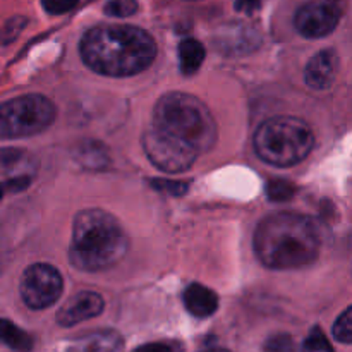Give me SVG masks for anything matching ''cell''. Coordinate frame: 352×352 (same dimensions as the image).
<instances>
[{"label":"cell","mask_w":352,"mask_h":352,"mask_svg":"<svg viewBox=\"0 0 352 352\" xmlns=\"http://www.w3.org/2000/svg\"><path fill=\"white\" fill-rule=\"evenodd\" d=\"M203 352H230V351H227V349H222V347H213V349L203 351Z\"/></svg>","instance_id":"f546056e"},{"label":"cell","mask_w":352,"mask_h":352,"mask_svg":"<svg viewBox=\"0 0 352 352\" xmlns=\"http://www.w3.org/2000/svg\"><path fill=\"white\" fill-rule=\"evenodd\" d=\"M339 72V57L333 50H322L308 62L305 71L306 85L313 89H327Z\"/></svg>","instance_id":"8fae6325"},{"label":"cell","mask_w":352,"mask_h":352,"mask_svg":"<svg viewBox=\"0 0 352 352\" xmlns=\"http://www.w3.org/2000/svg\"><path fill=\"white\" fill-rule=\"evenodd\" d=\"M184 306L196 318H208L219 308V298L212 289L201 284H191L184 292Z\"/></svg>","instance_id":"4fadbf2b"},{"label":"cell","mask_w":352,"mask_h":352,"mask_svg":"<svg viewBox=\"0 0 352 352\" xmlns=\"http://www.w3.org/2000/svg\"><path fill=\"white\" fill-rule=\"evenodd\" d=\"M258 260L274 270H294L318 258L320 237L311 220L292 212L265 217L254 232Z\"/></svg>","instance_id":"7a4b0ae2"},{"label":"cell","mask_w":352,"mask_h":352,"mask_svg":"<svg viewBox=\"0 0 352 352\" xmlns=\"http://www.w3.org/2000/svg\"><path fill=\"white\" fill-rule=\"evenodd\" d=\"M103 10L110 17H129L138 12V0H107Z\"/></svg>","instance_id":"ac0fdd59"},{"label":"cell","mask_w":352,"mask_h":352,"mask_svg":"<svg viewBox=\"0 0 352 352\" xmlns=\"http://www.w3.org/2000/svg\"><path fill=\"white\" fill-rule=\"evenodd\" d=\"M205 60V48L198 40L186 38L179 45V62L184 74H195Z\"/></svg>","instance_id":"9a60e30c"},{"label":"cell","mask_w":352,"mask_h":352,"mask_svg":"<svg viewBox=\"0 0 352 352\" xmlns=\"http://www.w3.org/2000/svg\"><path fill=\"white\" fill-rule=\"evenodd\" d=\"M133 352H174V351H172V347H168L167 344L153 342V344H146V346L138 347V349Z\"/></svg>","instance_id":"f1b7e54d"},{"label":"cell","mask_w":352,"mask_h":352,"mask_svg":"<svg viewBox=\"0 0 352 352\" xmlns=\"http://www.w3.org/2000/svg\"><path fill=\"white\" fill-rule=\"evenodd\" d=\"M129 250V239L113 215L100 208L76 215L69 256L81 272H102L119 263Z\"/></svg>","instance_id":"3957f363"},{"label":"cell","mask_w":352,"mask_h":352,"mask_svg":"<svg viewBox=\"0 0 352 352\" xmlns=\"http://www.w3.org/2000/svg\"><path fill=\"white\" fill-rule=\"evenodd\" d=\"M315 146V134L298 117H274L254 133L258 157L274 167H292L305 160Z\"/></svg>","instance_id":"5b68a950"},{"label":"cell","mask_w":352,"mask_h":352,"mask_svg":"<svg viewBox=\"0 0 352 352\" xmlns=\"http://www.w3.org/2000/svg\"><path fill=\"white\" fill-rule=\"evenodd\" d=\"M79 160L88 168H102L109 162V157H107V150L102 144H96L91 141V143H86L79 148Z\"/></svg>","instance_id":"e0dca14e"},{"label":"cell","mask_w":352,"mask_h":352,"mask_svg":"<svg viewBox=\"0 0 352 352\" xmlns=\"http://www.w3.org/2000/svg\"><path fill=\"white\" fill-rule=\"evenodd\" d=\"M301 352H333L332 344L329 342V339L325 337V333L316 327L309 332V336L306 337L305 344H302Z\"/></svg>","instance_id":"ffe728a7"},{"label":"cell","mask_w":352,"mask_h":352,"mask_svg":"<svg viewBox=\"0 0 352 352\" xmlns=\"http://www.w3.org/2000/svg\"><path fill=\"white\" fill-rule=\"evenodd\" d=\"M265 351L267 352H296L294 339L287 333H277V336L270 337L265 344Z\"/></svg>","instance_id":"7402d4cb"},{"label":"cell","mask_w":352,"mask_h":352,"mask_svg":"<svg viewBox=\"0 0 352 352\" xmlns=\"http://www.w3.org/2000/svg\"><path fill=\"white\" fill-rule=\"evenodd\" d=\"M153 127L206 153L217 143V124L208 107L189 93H167L153 110Z\"/></svg>","instance_id":"277c9868"},{"label":"cell","mask_w":352,"mask_h":352,"mask_svg":"<svg viewBox=\"0 0 352 352\" xmlns=\"http://www.w3.org/2000/svg\"><path fill=\"white\" fill-rule=\"evenodd\" d=\"M0 342L17 352H31L33 349V339L30 333L21 330L9 320L2 318H0Z\"/></svg>","instance_id":"2e32d148"},{"label":"cell","mask_w":352,"mask_h":352,"mask_svg":"<svg viewBox=\"0 0 352 352\" xmlns=\"http://www.w3.org/2000/svg\"><path fill=\"white\" fill-rule=\"evenodd\" d=\"M21 157H23V151L16 150V148H2L0 150V167H10V165L17 164Z\"/></svg>","instance_id":"484cf974"},{"label":"cell","mask_w":352,"mask_h":352,"mask_svg":"<svg viewBox=\"0 0 352 352\" xmlns=\"http://www.w3.org/2000/svg\"><path fill=\"white\" fill-rule=\"evenodd\" d=\"M143 148L151 164L168 174L188 170L198 158V153L189 144L182 143L155 127L144 133Z\"/></svg>","instance_id":"52a82bcc"},{"label":"cell","mask_w":352,"mask_h":352,"mask_svg":"<svg viewBox=\"0 0 352 352\" xmlns=\"http://www.w3.org/2000/svg\"><path fill=\"white\" fill-rule=\"evenodd\" d=\"M124 340L113 330H100L79 344V352H122Z\"/></svg>","instance_id":"5bb4252c"},{"label":"cell","mask_w":352,"mask_h":352,"mask_svg":"<svg viewBox=\"0 0 352 352\" xmlns=\"http://www.w3.org/2000/svg\"><path fill=\"white\" fill-rule=\"evenodd\" d=\"M157 191L160 192H168L172 196H181L188 191V184L186 182H177V181H165V179H157V181H151Z\"/></svg>","instance_id":"cb8c5ba5"},{"label":"cell","mask_w":352,"mask_h":352,"mask_svg":"<svg viewBox=\"0 0 352 352\" xmlns=\"http://www.w3.org/2000/svg\"><path fill=\"white\" fill-rule=\"evenodd\" d=\"M31 179L28 177V175H19V177H14V179H9V181L3 184V188L9 189V191L12 192H17V191H24V189L30 186Z\"/></svg>","instance_id":"4316f807"},{"label":"cell","mask_w":352,"mask_h":352,"mask_svg":"<svg viewBox=\"0 0 352 352\" xmlns=\"http://www.w3.org/2000/svg\"><path fill=\"white\" fill-rule=\"evenodd\" d=\"M79 52L91 71L110 78L143 72L157 57L150 33L127 24H100L82 36Z\"/></svg>","instance_id":"6da1fadb"},{"label":"cell","mask_w":352,"mask_h":352,"mask_svg":"<svg viewBox=\"0 0 352 352\" xmlns=\"http://www.w3.org/2000/svg\"><path fill=\"white\" fill-rule=\"evenodd\" d=\"M64 280L55 267L36 263L26 268L21 278V298L31 309H45L62 296Z\"/></svg>","instance_id":"ba28073f"},{"label":"cell","mask_w":352,"mask_h":352,"mask_svg":"<svg viewBox=\"0 0 352 352\" xmlns=\"http://www.w3.org/2000/svg\"><path fill=\"white\" fill-rule=\"evenodd\" d=\"M26 26V17H12V19H9L6 23V26H3L2 33H0V36H2V41L3 43H9V41L16 40L17 34L23 31V28Z\"/></svg>","instance_id":"603a6c76"},{"label":"cell","mask_w":352,"mask_h":352,"mask_svg":"<svg viewBox=\"0 0 352 352\" xmlns=\"http://www.w3.org/2000/svg\"><path fill=\"white\" fill-rule=\"evenodd\" d=\"M258 45H260V36L253 28L248 26L227 28L226 33L219 34L217 38V47L227 55L250 54L251 50L258 48Z\"/></svg>","instance_id":"7c38bea8"},{"label":"cell","mask_w":352,"mask_h":352,"mask_svg":"<svg viewBox=\"0 0 352 352\" xmlns=\"http://www.w3.org/2000/svg\"><path fill=\"white\" fill-rule=\"evenodd\" d=\"M3 192H6V188H3V184H0V201H2L3 198Z\"/></svg>","instance_id":"4dcf8cb0"},{"label":"cell","mask_w":352,"mask_h":352,"mask_svg":"<svg viewBox=\"0 0 352 352\" xmlns=\"http://www.w3.org/2000/svg\"><path fill=\"white\" fill-rule=\"evenodd\" d=\"M261 7V0H236V9L239 12L254 14Z\"/></svg>","instance_id":"83f0119b"},{"label":"cell","mask_w":352,"mask_h":352,"mask_svg":"<svg viewBox=\"0 0 352 352\" xmlns=\"http://www.w3.org/2000/svg\"><path fill=\"white\" fill-rule=\"evenodd\" d=\"M267 195L274 201H285L296 195V186L284 179H275L267 184Z\"/></svg>","instance_id":"d6986e66"},{"label":"cell","mask_w":352,"mask_h":352,"mask_svg":"<svg viewBox=\"0 0 352 352\" xmlns=\"http://www.w3.org/2000/svg\"><path fill=\"white\" fill-rule=\"evenodd\" d=\"M340 19V9L333 0H313L298 9L296 30L306 38H323L332 33Z\"/></svg>","instance_id":"9c48e42d"},{"label":"cell","mask_w":352,"mask_h":352,"mask_svg":"<svg viewBox=\"0 0 352 352\" xmlns=\"http://www.w3.org/2000/svg\"><path fill=\"white\" fill-rule=\"evenodd\" d=\"M103 306H105L103 298L96 292H79L58 309L57 323L60 327H74L98 316L103 311Z\"/></svg>","instance_id":"30bf717a"},{"label":"cell","mask_w":352,"mask_h":352,"mask_svg":"<svg viewBox=\"0 0 352 352\" xmlns=\"http://www.w3.org/2000/svg\"><path fill=\"white\" fill-rule=\"evenodd\" d=\"M333 337L342 344L352 342V309L347 308L333 325Z\"/></svg>","instance_id":"44dd1931"},{"label":"cell","mask_w":352,"mask_h":352,"mask_svg":"<svg viewBox=\"0 0 352 352\" xmlns=\"http://www.w3.org/2000/svg\"><path fill=\"white\" fill-rule=\"evenodd\" d=\"M55 105L43 95L30 93L0 105V140H17L40 134L52 126Z\"/></svg>","instance_id":"8992f818"},{"label":"cell","mask_w":352,"mask_h":352,"mask_svg":"<svg viewBox=\"0 0 352 352\" xmlns=\"http://www.w3.org/2000/svg\"><path fill=\"white\" fill-rule=\"evenodd\" d=\"M79 0H41V6L52 16H60L74 9Z\"/></svg>","instance_id":"d4e9b609"}]
</instances>
